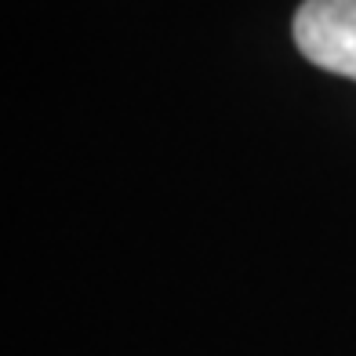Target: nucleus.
<instances>
[{"mask_svg": "<svg viewBox=\"0 0 356 356\" xmlns=\"http://www.w3.org/2000/svg\"><path fill=\"white\" fill-rule=\"evenodd\" d=\"M295 44L313 66L356 80V0H305L295 11Z\"/></svg>", "mask_w": 356, "mask_h": 356, "instance_id": "obj_1", "label": "nucleus"}]
</instances>
